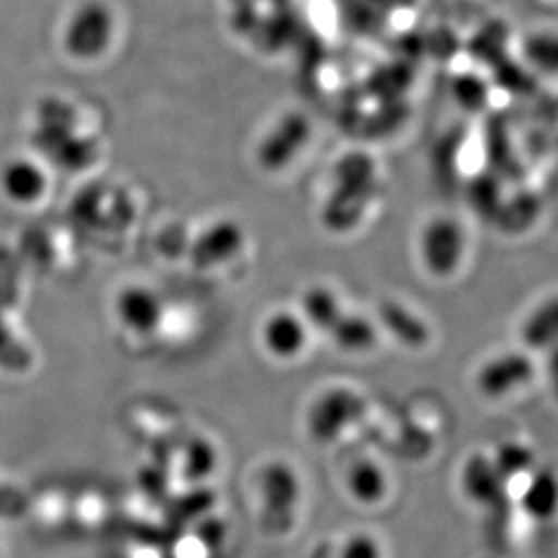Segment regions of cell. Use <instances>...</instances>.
<instances>
[{"label":"cell","mask_w":558,"mask_h":558,"mask_svg":"<svg viewBox=\"0 0 558 558\" xmlns=\"http://www.w3.org/2000/svg\"><path fill=\"white\" fill-rule=\"evenodd\" d=\"M119 11L108 0H81L62 24V48L81 62L95 64L106 59L119 44Z\"/></svg>","instance_id":"obj_1"},{"label":"cell","mask_w":558,"mask_h":558,"mask_svg":"<svg viewBox=\"0 0 558 558\" xmlns=\"http://www.w3.org/2000/svg\"><path fill=\"white\" fill-rule=\"evenodd\" d=\"M417 253L421 267L432 278H453L466 262V227L456 216L435 215L421 227Z\"/></svg>","instance_id":"obj_2"},{"label":"cell","mask_w":558,"mask_h":558,"mask_svg":"<svg viewBox=\"0 0 558 558\" xmlns=\"http://www.w3.org/2000/svg\"><path fill=\"white\" fill-rule=\"evenodd\" d=\"M537 376L538 366L532 352L502 350L483 361L473 376V385L484 399L505 401L526 390Z\"/></svg>","instance_id":"obj_3"},{"label":"cell","mask_w":558,"mask_h":558,"mask_svg":"<svg viewBox=\"0 0 558 558\" xmlns=\"http://www.w3.org/2000/svg\"><path fill=\"white\" fill-rule=\"evenodd\" d=\"M519 338L522 349L533 355H544L558 347V292L544 295L524 314Z\"/></svg>","instance_id":"obj_4"},{"label":"cell","mask_w":558,"mask_h":558,"mask_svg":"<svg viewBox=\"0 0 558 558\" xmlns=\"http://www.w3.org/2000/svg\"><path fill=\"white\" fill-rule=\"evenodd\" d=\"M48 174L37 161L15 158L0 171V191L16 205H35L48 193Z\"/></svg>","instance_id":"obj_5"},{"label":"cell","mask_w":558,"mask_h":558,"mask_svg":"<svg viewBox=\"0 0 558 558\" xmlns=\"http://www.w3.org/2000/svg\"><path fill=\"white\" fill-rule=\"evenodd\" d=\"M506 481L495 466L492 456L477 453L464 462L461 470L462 494L475 505H494L506 488Z\"/></svg>","instance_id":"obj_6"},{"label":"cell","mask_w":558,"mask_h":558,"mask_svg":"<svg viewBox=\"0 0 558 558\" xmlns=\"http://www.w3.org/2000/svg\"><path fill=\"white\" fill-rule=\"evenodd\" d=\"M308 341V330L303 317L292 312H276L264 327V343L270 354L290 360L303 352Z\"/></svg>","instance_id":"obj_7"},{"label":"cell","mask_w":558,"mask_h":558,"mask_svg":"<svg viewBox=\"0 0 558 558\" xmlns=\"http://www.w3.org/2000/svg\"><path fill=\"white\" fill-rule=\"evenodd\" d=\"M521 508L530 519L548 522L558 513V475L548 468H535L522 486Z\"/></svg>","instance_id":"obj_8"},{"label":"cell","mask_w":558,"mask_h":558,"mask_svg":"<svg viewBox=\"0 0 558 558\" xmlns=\"http://www.w3.org/2000/svg\"><path fill=\"white\" fill-rule=\"evenodd\" d=\"M120 322L136 333H149L161 319V300L145 287H130L117 303Z\"/></svg>","instance_id":"obj_9"},{"label":"cell","mask_w":558,"mask_h":558,"mask_svg":"<svg viewBox=\"0 0 558 558\" xmlns=\"http://www.w3.org/2000/svg\"><path fill=\"white\" fill-rule=\"evenodd\" d=\"M347 489L350 497L360 502L361 506L381 505L387 499L390 483H388L387 472L383 470L377 462L363 461L355 462L350 466L347 473Z\"/></svg>","instance_id":"obj_10"},{"label":"cell","mask_w":558,"mask_h":558,"mask_svg":"<svg viewBox=\"0 0 558 558\" xmlns=\"http://www.w3.org/2000/svg\"><path fill=\"white\" fill-rule=\"evenodd\" d=\"M492 459L506 483L517 477L526 478L535 470V453L521 440H506Z\"/></svg>","instance_id":"obj_11"},{"label":"cell","mask_w":558,"mask_h":558,"mask_svg":"<svg viewBox=\"0 0 558 558\" xmlns=\"http://www.w3.org/2000/svg\"><path fill=\"white\" fill-rule=\"evenodd\" d=\"M262 495L269 506L294 508L295 500L300 497V486L289 470L278 468L265 475V481H262Z\"/></svg>","instance_id":"obj_12"},{"label":"cell","mask_w":558,"mask_h":558,"mask_svg":"<svg viewBox=\"0 0 558 558\" xmlns=\"http://www.w3.org/2000/svg\"><path fill=\"white\" fill-rule=\"evenodd\" d=\"M330 330L338 336L341 347L349 350H366L376 343V330L363 317H339Z\"/></svg>","instance_id":"obj_13"},{"label":"cell","mask_w":558,"mask_h":558,"mask_svg":"<svg viewBox=\"0 0 558 558\" xmlns=\"http://www.w3.org/2000/svg\"><path fill=\"white\" fill-rule=\"evenodd\" d=\"M339 308L341 306H339L338 298L325 289L314 290L308 298H305V312H308V319L328 330L341 317Z\"/></svg>","instance_id":"obj_14"},{"label":"cell","mask_w":558,"mask_h":558,"mask_svg":"<svg viewBox=\"0 0 558 558\" xmlns=\"http://www.w3.org/2000/svg\"><path fill=\"white\" fill-rule=\"evenodd\" d=\"M338 558H385V551L371 533H354L344 541Z\"/></svg>","instance_id":"obj_15"},{"label":"cell","mask_w":558,"mask_h":558,"mask_svg":"<svg viewBox=\"0 0 558 558\" xmlns=\"http://www.w3.org/2000/svg\"><path fill=\"white\" fill-rule=\"evenodd\" d=\"M544 376L548 379L551 396L558 401V347L544 354Z\"/></svg>","instance_id":"obj_16"},{"label":"cell","mask_w":558,"mask_h":558,"mask_svg":"<svg viewBox=\"0 0 558 558\" xmlns=\"http://www.w3.org/2000/svg\"><path fill=\"white\" fill-rule=\"evenodd\" d=\"M374 2L381 8H404L409 5L410 0H374Z\"/></svg>","instance_id":"obj_17"}]
</instances>
